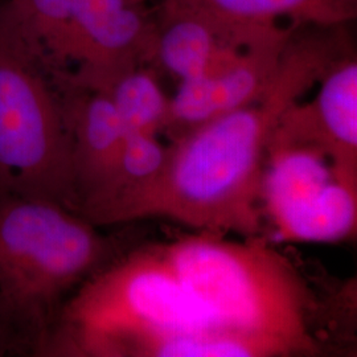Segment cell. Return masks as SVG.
Returning a JSON list of instances; mask_svg holds the SVG:
<instances>
[{
	"label": "cell",
	"instance_id": "cell-1",
	"mask_svg": "<svg viewBox=\"0 0 357 357\" xmlns=\"http://www.w3.org/2000/svg\"><path fill=\"white\" fill-rule=\"evenodd\" d=\"M298 29L259 100L171 142L153 178L81 215L96 227L167 218L221 236L264 234L262 180L274 130L284 112L352 50L345 26Z\"/></svg>",
	"mask_w": 357,
	"mask_h": 357
},
{
	"label": "cell",
	"instance_id": "cell-2",
	"mask_svg": "<svg viewBox=\"0 0 357 357\" xmlns=\"http://www.w3.org/2000/svg\"><path fill=\"white\" fill-rule=\"evenodd\" d=\"M162 248L178 280L218 324L275 340L293 356L321 352L311 291L266 234L231 241L199 231Z\"/></svg>",
	"mask_w": 357,
	"mask_h": 357
},
{
	"label": "cell",
	"instance_id": "cell-3",
	"mask_svg": "<svg viewBox=\"0 0 357 357\" xmlns=\"http://www.w3.org/2000/svg\"><path fill=\"white\" fill-rule=\"evenodd\" d=\"M0 196L48 200L79 213L60 93L7 0H0Z\"/></svg>",
	"mask_w": 357,
	"mask_h": 357
},
{
	"label": "cell",
	"instance_id": "cell-4",
	"mask_svg": "<svg viewBox=\"0 0 357 357\" xmlns=\"http://www.w3.org/2000/svg\"><path fill=\"white\" fill-rule=\"evenodd\" d=\"M89 278L65 307L48 352L116 357L144 333L221 326L178 280L162 245L134 250Z\"/></svg>",
	"mask_w": 357,
	"mask_h": 357
},
{
	"label": "cell",
	"instance_id": "cell-5",
	"mask_svg": "<svg viewBox=\"0 0 357 357\" xmlns=\"http://www.w3.org/2000/svg\"><path fill=\"white\" fill-rule=\"evenodd\" d=\"M113 250L96 225L63 205L0 196V299L31 326L43 327L60 298Z\"/></svg>",
	"mask_w": 357,
	"mask_h": 357
},
{
	"label": "cell",
	"instance_id": "cell-6",
	"mask_svg": "<svg viewBox=\"0 0 357 357\" xmlns=\"http://www.w3.org/2000/svg\"><path fill=\"white\" fill-rule=\"evenodd\" d=\"M56 82L86 88L134 65L153 64L156 22L138 0H7Z\"/></svg>",
	"mask_w": 357,
	"mask_h": 357
},
{
	"label": "cell",
	"instance_id": "cell-7",
	"mask_svg": "<svg viewBox=\"0 0 357 357\" xmlns=\"http://www.w3.org/2000/svg\"><path fill=\"white\" fill-rule=\"evenodd\" d=\"M318 84V93L311 101H298L282 115L268 147L312 149L328 159L337 181L357 191L355 52L340 56Z\"/></svg>",
	"mask_w": 357,
	"mask_h": 357
},
{
	"label": "cell",
	"instance_id": "cell-8",
	"mask_svg": "<svg viewBox=\"0 0 357 357\" xmlns=\"http://www.w3.org/2000/svg\"><path fill=\"white\" fill-rule=\"evenodd\" d=\"M298 28L283 26L271 36L255 43L220 72L180 81L176 94L169 98L165 130L171 142L220 115L259 100L270 86L284 50Z\"/></svg>",
	"mask_w": 357,
	"mask_h": 357
},
{
	"label": "cell",
	"instance_id": "cell-9",
	"mask_svg": "<svg viewBox=\"0 0 357 357\" xmlns=\"http://www.w3.org/2000/svg\"><path fill=\"white\" fill-rule=\"evenodd\" d=\"M54 85L70 132L75 184L81 208L113 176L128 131L113 103L101 93L59 82Z\"/></svg>",
	"mask_w": 357,
	"mask_h": 357
},
{
	"label": "cell",
	"instance_id": "cell-10",
	"mask_svg": "<svg viewBox=\"0 0 357 357\" xmlns=\"http://www.w3.org/2000/svg\"><path fill=\"white\" fill-rule=\"evenodd\" d=\"M273 33L245 35L195 13L159 11L153 63L178 81L208 76L225 69L248 47Z\"/></svg>",
	"mask_w": 357,
	"mask_h": 357
},
{
	"label": "cell",
	"instance_id": "cell-11",
	"mask_svg": "<svg viewBox=\"0 0 357 357\" xmlns=\"http://www.w3.org/2000/svg\"><path fill=\"white\" fill-rule=\"evenodd\" d=\"M159 11L195 13L217 26L258 35L289 22L294 26H347L357 0H160Z\"/></svg>",
	"mask_w": 357,
	"mask_h": 357
},
{
	"label": "cell",
	"instance_id": "cell-12",
	"mask_svg": "<svg viewBox=\"0 0 357 357\" xmlns=\"http://www.w3.org/2000/svg\"><path fill=\"white\" fill-rule=\"evenodd\" d=\"M268 218L271 243L344 241L356 234L357 191L332 180Z\"/></svg>",
	"mask_w": 357,
	"mask_h": 357
},
{
	"label": "cell",
	"instance_id": "cell-13",
	"mask_svg": "<svg viewBox=\"0 0 357 357\" xmlns=\"http://www.w3.org/2000/svg\"><path fill=\"white\" fill-rule=\"evenodd\" d=\"M282 357L293 356L284 345L264 336L211 326L196 330L153 332L119 347L116 357Z\"/></svg>",
	"mask_w": 357,
	"mask_h": 357
},
{
	"label": "cell",
	"instance_id": "cell-14",
	"mask_svg": "<svg viewBox=\"0 0 357 357\" xmlns=\"http://www.w3.org/2000/svg\"><path fill=\"white\" fill-rule=\"evenodd\" d=\"M81 89L98 91L107 97L128 134L158 137L166 130L169 98L147 64L122 69Z\"/></svg>",
	"mask_w": 357,
	"mask_h": 357
},
{
	"label": "cell",
	"instance_id": "cell-15",
	"mask_svg": "<svg viewBox=\"0 0 357 357\" xmlns=\"http://www.w3.org/2000/svg\"><path fill=\"white\" fill-rule=\"evenodd\" d=\"M168 146L155 135L128 134L119 163L112 178L101 191L79 208V213L90 206L102 204L123 192L130 191L153 178L165 165Z\"/></svg>",
	"mask_w": 357,
	"mask_h": 357
},
{
	"label": "cell",
	"instance_id": "cell-16",
	"mask_svg": "<svg viewBox=\"0 0 357 357\" xmlns=\"http://www.w3.org/2000/svg\"><path fill=\"white\" fill-rule=\"evenodd\" d=\"M7 351V337H6V331L0 324V356H3Z\"/></svg>",
	"mask_w": 357,
	"mask_h": 357
},
{
	"label": "cell",
	"instance_id": "cell-17",
	"mask_svg": "<svg viewBox=\"0 0 357 357\" xmlns=\"http://www.w3.org/2000/svg\"><path fill=\"white\" fill-rule=\"evenodd\" d=\"M138 1H142V3H144V0H138Z\"/></svg>",
	"mask_w": 357,
	"mask_h": 357
}]
</instances>
